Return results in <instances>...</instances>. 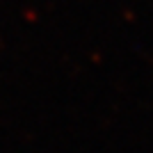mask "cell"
<instances>
[]
</instances>
